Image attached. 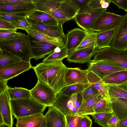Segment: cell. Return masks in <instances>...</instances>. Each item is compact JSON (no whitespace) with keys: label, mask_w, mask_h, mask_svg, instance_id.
Here are the masks:
<instances>
[{"label":"cell","mask_w":127,"mask_h":127,"mask_svg":"<svg viewBox=\"0 0 127 127\" xmlns=\"http://www.w3.org/2000/svg\"><path fill=\"white\" fill-rule=\"evenodd\" d=\"M62 60L43 62L33 66L38 81L45 83L58 94L66 86L65 80L66 67Z\"/></svg>","instance_id":"6da1fadb"},{"label":"cell","mask_w":127,"mask_h":127,"mask_svg":"<svg viewBox=\"0 0 127 127\" xmlns=\"http://www.w3.org/2000/svg\"><path fill=\"white\" fill-rule=\"evenodd\" d=\"M119 120L118 116L114 113L108 122L107 124V126L116 127Z\"/></svg>","instance_id":"bcb514c9"},{"label":"cell","mask_w":127,"mask_h":127,"mask_svg":"<svg viewBox=\"0 0 127 127\" xmlns=\"http://www.w3.org/2000/svg\"><path fill=\"white\" fill-rule=\"evenodd\" d=\"M106 127H113L110 126H107Z\"/></svg>","instance_id":"11a10c76"},{"label":"cell","mask_w":127,"mask_h":127,"mask_svg":"<svg viewBox=\"0 0 127 127\" xmlns=\"http://www.w3.org/2000/svg\"><path fill=\"white\" fill-rule=\"evenodd\" d=\"M93 109L95 113H114L110 98L102 99L96 103Z\"/></svg>","instance_id":"836d02e7"},{"label":"cell","mask_w":127,"mask_h":127,"mask_svg":"<svg viewBox=\"0 0 127 127\" xmlns=\"http://www.w3.org/2000/svg\"><path fill=\"white\" fill-rule=\"evenodd\" d=\"M82 116L77 115L65 116L66 127H79Z\"/></svg>","instance_id":"ab89813d"},{"label":"cell","mask_w":127,"mask_h":127,"mask_svg":"<svg viewBox=\"0 0 127 127\" xmlns=\"http://www.w3.org/2000/svg\"><path fill=\"white\" fill-rule=\"evenodd\" d=\"M110 3L109 0H89L85 6L80 10L106 9Z\"/></svg>","instance_id":"e575fe53"},{"label":"cell","mask_w":127,"mask_h":127,"mask_svg":"<svg viewBox=\"0 0 127 127\" xmlns=\"http://www.w3.org/2000/svg\"><path fill=\"white\" fill-rule=\"evenodd\" d=\"M4 124L3 117L1 115H0V125Z\"/></svg>","instance_id":"f5cc1de1"},{"label":"cell","mask_w":127,"mask_h":127,"mask_svg":"<svg viewBox=\"0 0 127 127\" xmlns=\"http://www.w3.org/2000/svg\"><path fill=\"white\" fill-rule=\"evenodd\" d=\"M36 9L33 0L24 2L0 3V11H32Z\"/></svg>","instance_id":"d6986e66"},{"label":"cell","mask_w":127,"mask_h":127,"mask_svg":"<svg viewBox=\"0 0 127 127\" xmlns=\"http://www.w3.org/2000/svg\"><path fill=\"white\" fill-rule=\"evenodd\" d=\"M104 98L101 95H99L91 99L83 100L76 115L82 116L95 113L94 107L99 101Z\"/></svg>","instance_id":"484cf974"},{"label":"cell","mask_w":127,"mask_h":127,"mask_svg":"<svg viewBox=\"0 0 127 127\" xmlns=\"http://www.w3.org/2000/svg\"><path fill=\"white\" fill-rule=\"evenodd\" d=\"M30 62L21 61L0 67V80L8 81L20 74L32 68Z\"/></svg>","instance_id":"8fae6325"},{"label":"cell","mask_w":127,"mask_h":127,"mask_svg":"<svg viewBox=\"0 0 127 127\" xmlns=\"http://www.w3.org/2000/svg\"><path fill=\"white\" fill-rule=\"evenodd\" d=\"M0 48L20 58L22 61L30 62L32 59L28 35L18 32L9 38L0 39Z\"/></svg>","instance_id":"7a4b0ae2"},{"label":"cell","mask_w":127,"mask_h":127,"mask_svg":"<svg viewBox=\"0 0 127 127\" xmlns=\"http://www.w3.org/2000/svg\"><path fill=\"white\" fill-rule=\"evenodd\" d=\"M89 72L88 69L84 70L79 67H66L65 76L66 86L74 84H89L87 76Z\"/></svg>","instance_id":"7c38bea8"},{"label":"cell","mask_w":127,"mask_h":127,"mask_svg":"<svg viewBox=\"0 0 127 127\" xmlns=\"http://www.w3.org/2000/svg\"><path fill=\"white\" fill-rule=\"evenodd\" d=\"M18 32L14 30H0V39H4L16 35Z\"/></svg>","instance_id":"7bdbcfd3"},{"label":"cell","mask_w":127,"mask_h":127,"mask_svg":"<svg viewBox=\"0 0 127 127\" xmlns=\"http://www.w3.org/2000/svg\"><path fill=\"white\" fill-rule=\"evenodd\" d=\"M105 59L115 61L127 70V50L120 51L115 50L110 47L104 48L98 51L92 60L97 61Z\"/></svg>","instance_id":"30bf717a"},{"label":"cell","mask_w":127,"mask_h":127,"mask_svg":"<svg viewBox=\"0 0 127 127\" xmlns=\"http://www.w3.org/2000/svg\"><path fill=\"white\" fill-rule=\"evenodd\" d=\"M29 36L32 59L37 61L52 53L57 47H62L65 44L63 40L48 42L39 41Z\"/></svg>","instance_id":"8992f818"},{"label":"cell","mask_w":127,"mask_h":127,"mask_svg":"<svg viewBox=\"0 0 127 127\" xmlns=\"http://www.w3.org/2000/svg\"><path fill=\"white\" fill-rule=\"evenodd\" d=\"M75 0L78 3L80 9L85 6L88 1L89 0Z\"/></svg>","instance_id":"681fc988"},{"label":"cell","mask_w":127,"mask_h":127,"mask_svg":"<svg viewBox=\"0 0 127 127\" xmlns=\"http://www.w3.org/2000/svg\"><path fill=\"white\" fill-rule=\"evenodd\" d=\"M102 80L106 85H117L127 81V70L114 73L104 78Z\"/></svg>","instance_id":"83f0119b"},{"label":"cell","mask_w":127,"mask_h":127,"mask_svg":"<svg viewBox=\"0 0 127 127\" xmlns=\"http://www.w3.org/2000/svg\"><path fill=\"white\" fill-rule=\"evenodd\" d=\"M124 16L106 10L96 20L91 31L99 32L113 29L119 26Z\"/></svg>","instance_id":"ba28073f"},{"label":"cell","mask_w":127,"mask_h":127,"mask_svg":"<svg viewBox=\"0 0 127 127\" xmlns=\"http://www.w3.org/2000/svg\"><path fill=\"white\" fill-rule=\"evenodd\" d=\"M86 34L79 46L75 50L94 47H96L97 32L86 31Z\"/></svg>","instance_id":"1f68e13d"},{"label":"cell","mask_w":127,"mask_h":127,"mask_svg":"<svg viewBox=\"0 0 127 127\" xmlns=\"http://www.w3.org/2000/svg\"><path fill=\"white\" fill-rule=\"evenodd\" d=\"M107 9L80 10L74 17L77 25L85 31H91L95 21Z\"/></svg>","instance_id":"9c48e42d"},{"label":"cell","mask_w":127,"mask_h":127,"mask_svg":"<svg viewBox=\"0 0 127 127\" xmlns=\"http://www.w3.org/2000/svg\"><path fill=\"white\" fill-rule=\"evenodd\" d=\"M32 97L41 104L47 107H52L57 94L49 86L38 81L36 85L30 90Z\"/></svg>","instance_id":"52a82bcc"},{"label":"cell","mask_w":127,"mask_h":127,"mask_svg":"<svg viewBox=\"0 0 127 127\" xmlns=\"http://www.w3.org/2000/svg\"><path fill=\"white\" fill-rule=\"evenodd\" d=\"M85 85L74 84L66 86L62 89L60 93L68 95L81 94L84 90Z\"/></svg>","instance_id":"8d00e7d4"},{"label":"cell","mask_w":127,"mask_h":127,"mask_svg":"<svg viewBox=\"0 0 127 127\" xmlns=\"http://www.w3.org/2000/svg\"><path fill=\"white\" fill-rule=\"evenodd\" d=\"M86 31L76 28L68 32L65 45L68 51L75 50L80 45L85 36Z\"/></svg>","instance_id":"e0dca14e"},{"label":"cell","mask_w":127,"mask_h":127,"mask_svg":"<svg viewBox=\"0 0 127 127\" xmlns=\"http://www.w3.org/2000/svg\"><path fill=\"white\" fill-rule=\"evenodd\" d=\"M10 103L13 115L16 118L43 113L47 107L32 97L11 100Z\"/></svg>","instance_id":"3957f363"},{"label":"cell","mask_w":127,"mask_h":127,"mask_svg":"<svg viewBox=\"0 0 127 127\" xmlns=\"http://www.w3.org/2000/svg\"><path fill=\"white\" fill-rule=\"evenodd\" d=\"M23 30L27 32L28 35L39 41L48 42L63 40L51 36L45 32L35 29L31 27L25 29Z\"/></svg>","instance_id":"4316f807"},{"label":"cell","mask_w":127,"mask_h":127,"mask_svg":"<svg viewBox=\"0 0 127 127\" xmlns=\"http://www.w3.org/2000/svg\"><path fill=\"white\" fill-rule=\"evenodd\" d=\"M8 81L0 80V95L6 91L9 88L7 84Z\"/></svg>","instance_id":"7dc6e473"},{"label":"cell","mask_w":127,"mask_h":127,"mask_svg":"<svg viewBox=\"0 0 127 127\" xmlns=\"http://www.w3.org/2000/svg\"><path fill=\"white\" fill-rule=\"evenodd\" d=\"M0 127H10L7 125L4 124L0 125Z\"/></svg>","instance_id":"db71d44e"},{"label":"cell","mask_w":127,"mask_h":127,"mask_svg":"<svg viewBox=\"0 0 127 127\" xmlns=\"http://www.w3.org/2000/svg\"><path fill=\"white\" fill-rule=\"evenodd\" d=\"M44 117L43 113H39L17 118L16 127H40Z\"/></svg>","instance_id":"ffe728a7"},{"label":"cell","mask_w":127,"mask_h":127,"mask_svg":"<svg viewBox=\"0 0 127 127\" xmlns=\"http://www.w3.org/2000/svg\"></svg>","instance_id":"680465c9"},{"label":"cell","mask_w":127,"mask_h":127,"mask_svg":"<svg viewBox=\"0 0 127 127\" xmlns=\"http://www.w3.org/2000/svg\"><path fill=\"white\" fill-rule=\"evenodd\" d=\"M124 15L111 44V48L118 51L127 50V14Z\"/></svg>","instance_id":"4fadbf2b"},{"label":"cell","mask_w":127,"mask_h":127,"mask_svg":"<svg viewBox=\"0 0 127 127\" xmlns=\"http://www.w3.org/2000/svg\"><path fill=\"white\" fill-rule=\"evenodd\" d=\"M7 91L11 100L32 97L30 90L25 88L9 87Z\"/></svg>","instance_id":"f1b7e54d"},{"label":"cell","mask_w":127,"mask_h":127,"mask_svg":"<svg viewBox=\"0 0 127 127\" xmlns=\"http://www.w3.org/2000/svg\"><path fill=\"white\" fill-rule=\"evenodd\" d=\"M17 29L9 21L0 19V30H11L16 31Z\"/></svg>","instance_id":"b9f144b4"},{"label":"cell","mask_w":127,"mask_h":127,"mask_svg":"<svg viewBox=\"0 0 127 127\" xmlns=\"http://www.w3.org/2000/svg\"><path fill=\"white\" fill-rule=\"evenodd\" d=\"M118 27L111 30L97 32L96 48L98 51L104 48L111 47L112 41L116 33Z\"/></svg>","instance_id":"44dd1931"},{"label":"cell","mask_w":127,"mask_h":127,"mask_svg":"<svg viewBox=\"0 0 127 127\" xmlns=\"http://www.w3.org/2000/svg\"><path fill=\"white\" fill-rule=\"evenodd\" d=\"M81 94L83 100L90 99L99 95H101L96 89L89 84L85 85V87Z\"/></svg>","instance_id":"f35d334b"},{"label":"cell","mask_w":127,"mask_h":127,"mask_svg":"<svg viewBox=\"0 0 127 127\" xmlns=\"http://www.w3.org/2000/svg\"><path fill=\"white\" fill-rule=\"evenodd\" d=\"M40 127H46L45 119L44 117L42 123Z\"/></svg>","instance_id":"816d5d0a"},{"label":"cell","mask_w":127,"mask_h":127,"mask_svg":"<svg viewBox=\"0 0 127 127\" xmlns=\"http://www.w3.org/2000/svg\"><path fill=\"white\" fill-rule=\"evenodd\" d=\"M69 52L65 45L62 47L57 48L52 53L45 57L43 62H52L63 60L67 58Z\"/></svg>","instance_id":"4dcf8cb0"},{"label":"cell","mask_w":127,"mask_h":127,"mask_svg":"<svg viewBox=\"0 0 127 127\" xmlns=\"http://www.w3.org/2000/svg\"><path fill=\"white\" fill-rule=\"evenodd\" d=\"M63 127H66L65 125H64Z\"/></svg>","instance_id":"9f6ffc18"},{"label":"cell","mask_w":127,"mask_h":127,"mask_svg":"<svg viewBox=\"0 0 127 127\" xmlns=\"http://www.w3.org/2000/svg\"><path fill=\"white\" fill-rule=\"evenodd\" d=\"M22 61L19 57L0 48V67Z\"/></svg>","instance_id":"f546056e"},{"label":"cell","mask_w":127,"mask_h":127,"mask_svg":"<svg viewBox=\"0 0 127 127\" xmlns=\"http://www.w3.org/2000/svg\"><path fill=\"white\" fill-rule=\"evenodd\" d=\"M87 76L90 85L96 89L104 98H110L108 85L105 84L102 79L90 71H89Z\"/></svg>","instance_id":"7402d4cb"},{"label":"cell","mask_w":127,"mask_h":127,"mask_svg":"<svg viewBox=\"0 0 127 127\" xmlns=\"http://www.w3.org/2000/svg\"><path fill=\"white\" fill-rule=\"evenodd\" d=\"M127 118L119 120L116 127H127Z\"/></svg>","instance_id":"c3c4849f"},{"label":"cell","mask_w":127,"mask_h":127,"mask_svg":"<svg viewBox=\"0 0 127 127\" xmlns=\"http://www.w3.org/2000/svg\"><path fill=\"white\" fill-rule=\"evenodd\" d=\"M83 100L81 93L68 95L60 93L52 107L64 116L76 115Z\"/></svg>","instance_id":"277c9868"},{"label":"cell","mask_w":127,"mask_h":127,"mask_svg":"<svg viewBox=\"0 0 127 127\" xmlns=\"http://www.w3.org/2000/svg\"></svg>","instance_id":"6f0895ef"},{"label":"cell","mask_w":127,"mask_h":127,"mask_svg":"<svg viewBox=\"0 0 127 127\" xmlns=\"http://www.w3.org/2000/svg\"><path fill=\"white\" fill-rule=\"evenodd\" d=\"M98 50L95 47L85 48L70 52L67 58L69 63L84 64L89 63L92 57Z\"/></svg>","instance_id":"5bb4252c"},{"label":"cell","mask_w":127,"mask_h":127,"mask_svg":"<svg viewBox=\"0 0 127 127\" xmlns=\"http://www.w3.org/2000/svg\"><path fill=\"white\" fill-rule=\"evenodd\" d=\"M114 113H96L91 115L94 122L102 127H106L107 124Z\"/></svg>","instance_id":"d590c367"},{"label":"cell","mask_w":127,"mask_h":127,"mask_svg":"<svg viewBox=\"0 0 127 127\" xmlns=\"http://www.w3.org/2000/svg\"><path fill=\"white\" fill-rule=\"evenodd\" d=\"M10 100L7 91L0 95V114L3 117L4 123L12 127L13 120Z\"/></svg>","instance_id":"2e32d148"},{"label":"cell","mask_w":127,"mask_h":127,"mask_svg":"<svg viewBox=\"0 0 127 127\" xmlns=\"http://www.w3.org/2000/svg\"><path fill=\"white\" fill-rule=\"evenodd\" d=\"M26 17L47 26H56L59 25L57 21L53 16L36 9L32 11Z\"/></svg>","instance_id":"cb8c5ba5"},{"label":"cell","mask_w":127,"mask_h":127,"mask_svg":"<svg viewBox=\"0 0 127 127\" xmlns=\"http://www.w3.org/2000/svg\"><path fill=\"white\" fill-rule=\"evenodd\" d=\"M44 117L46 127H63L65 124V116L52 107H49Z\"/></svg>","instance_id":"ac0fdd59"},{"label":"cell","mask_w":127,"mask_h":127,"mask_svg":"<svg viewBox=\"0 0 127 127\" xmlns=\"http://www.w3.org/2000/svg\"><path fill=\"white\" fill-rule=\"evenodd\" d=\"M109 86L108 93L110 97L127 98V91L113 85H107Z\"/></svg>","instance_id":"74e56055"},{"label":"cell","mask_w":127,"mask_h":127,"mask_svg":"<svg viewBox=\"0 0 127 127\" xmlns=\"http://www.w3.org/2000/svg\"><path fill=\"white\" fill-rule=\"evenodd\" d=\"M17 29L22 30L31 26V24L28 21L26 17L15 21L9 22Z\"/></svg>","instance_id":"60d3db41"},{"label":"cell","mask_w":127,"mask_h":127,"mask_svg":"<svg viewBox=\"0 0 127 127\" xmlns=\"http://www.w3.org/2000/svg\"><path fill=\"white\" fill-rule=\"evenodd\" d=\"M26 17L31 24V27L46 33L50 36L59 38H65L62 26L59 25L56 26H50L41 23L37 21Z\"/></svg>","instance_id":"9a60e30c"},{"label":"cell","mask_w":127,"mask_h":127,"mask_svg":"<svg viewBox=\"0 0 127 127\" xmlns=\"http://www.w3.org/2000/svg\"><path fill=\"white\" fill-rule=\"evenodd\" d=\"M88 69L101 79L111 74L119 71L127 70L119 63L108 59L91 61Z\"/></svg>","instance_id":"5b68a950"},{"label":"cell","mask_w":127,"mask_h":127,"mask_svg":"<svg viewBox=\"0 0 127 127\" xmlns=\"http://www.w3.org/2000/svg\"><path fill=\"white\" fill-rule=\"evenodd\" d=\"M116 86L120 88L127 91V81L123 83Z\"/></svg>","instance_id":"f907efd6"},{"label":"cell","mask_w":127,"mask_h":127,"mask_svg":"<svg viewBox=\"0 0 127 127\" xmlns=\"http://www.w3.org/2000/svg\"><path fill=\"white\" fill-rule=\"evenodd\" d=\"M80 9L78 3L75 0H63L59 10L68 20L74 18Z\"/></svg>","instance_id":"603a6c76"},{"label":"cell","mask_w":127,"mask_h":127,"mask_svg":"<svg viewBox=\"0 0 127 127\" xmlns=\"http://www.w3.org/2000/svg\"><path fill=\"white\" fill-rule=\"evenodd\" d=\"M32 11H0V19L9 22L16 20L27 17Z\"/></svg>","instance_id":"d6a6232c"},{"label":"cell","mask_w":127,"mask_h":127,"mask_svg":"<svg viewBox=\"0 0 127 127\" xmlns=\"http://www.w3.org/2000/svg\"><path fill=\"white\" fill-rule=\"evenodd\" d=\"M81 116L79 127H91L92 121L90 117L87 115Z\"/></svg>","instance_id":"ee69618b"},{"label":"cell","mask_w":127,"mask_h":127,"mask_svg":"<svg viewBox=\"0 0 127 127\" xmlns=\"http://www.w3.org/2000/svg\"><path fill=\"white\" fill-rule=\"evenodd\" d=\"M117 5L119 8L122 9L126 11L127 13V0H109Z\"/></svg>","instance_id":"f6af8a7d"},{"label":"cell","mask_w":127,"mask_h":127,"mask_svg":"<svg viewBox=\"0 0 127 127\" xmlns=\"http://www.w3.org/2000/svg\"><path fill=\"white\" fill-rule=\"evenodd\" d=\"M113 113L119 120L127 118V98L110 97Z\"/></svg>","instance_id":"d4e9b609"}]
</instances>
